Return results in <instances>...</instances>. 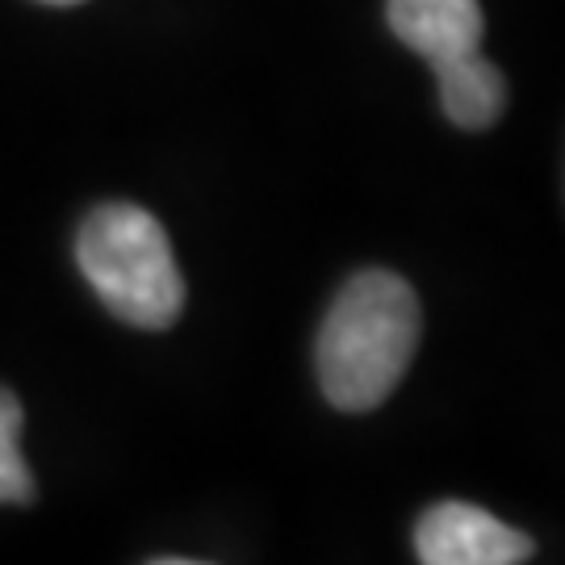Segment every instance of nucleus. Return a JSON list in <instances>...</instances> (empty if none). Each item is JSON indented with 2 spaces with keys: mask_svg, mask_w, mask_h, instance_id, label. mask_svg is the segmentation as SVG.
<instances>
[{
  "mask_svg": "<svg viewBox=\"0 0 565 565\" xmlns=\"http://www.w3.org/2000/svg\"><path fill=\"white\" fill-rule=\"evenodd\" d=\"M431 72L440 84V105H445L448 121H457L461 130H486L507 109L503 72L490 60H482V51L436 63Z\"/></svg>",
  "mask_w": 565,
  "mask_h": 565,
  "instance_id": "nucleus-5",
  "label": "nucleus"
},
{
  "mask_svg": "<svg viewBox=\"0 0 565 565\" xmlns=\"http://www.w3.org/2000/svg\"><path fill=\"white\" fill-rule=\"evenodd\" d=\"M419 331L424 310L398 273L364 268L348 277L315 340L323 398L343 415L377 411L415 361Z\"/></svg>",
  "mask_w": 565,
  "mask_h": 565,
  "instance_id": "nucleus-1",
  "label": "nucleus"
},
{
  "mask_svg": "<svg viewBox=\"0 0 565 565\" xmlns=\"http://www.w3.org/2000/svg\"><path fill=\"white\" fill-rule=\"evenodd\" d=\"M419 565H524L536 541L478 503H431L411 532Z\"/></svg>",
  "mask_w": 565,
  "mask_h": 565,
  "instance_id": "nucleus-3",
  "label": "nucleus"
},
{
  "mask_svg": "<svg viewBox=\"0 0 565 565\" xmlns=\"http://www.w3.org/2000/svg\"><path fill=\"white\" fill-rule=\"evenodd\" d=\"M46 4H81V0H46Z\"/></svg>",
  "mask_w": 565,
  "mask_h": 565,
  "instance_id": "nucleus-8",
  "label": "nucleus"
},
{
  "mask_svg": "<svg viewBox=\"0 0 565 565\" xmlns=\"http://www.w3.org/2000/svg\"><path fill=\"white\" fill-rule=\"evenodd\" d=\"M39 499L34 469L21 457V403L0 385V507H30Z\"/></svg>",
  "mask_w": 565,
  "mask_h": 565,
  "instance_id": "nucleus-6",
  "label": "nucleus"
},
{
  "mask_svg": "<svg viewBox=\"0 0 565 565\" xmlns=\"http://www.w3.org/2000/svg\"><path fill=\"white\" fill-rule=\"evenodd\" d=\"M147 565H205V562H189V557H156V562Z\"/></svg>",
  "mask_w": 565,
  "mask_h": 565,
  "instance_id": "nucleus-7",
  "label": "nucleus"
},
{
  "mask_svg": "<svg viewBox=\"0 0 565 565\" xmlns=\"http://www.w3.org/2000/svg\"><path fill=\"white\" fill-rule=\"evenodd\" d=\"M385 13L394 34L431 67L482 51V0H390Z\"/></svg>",
  "mask_w": 565,
  "mask_h": 565,
  "instance_id": "nucleus-4",
  "label": "nucleus"
},
{
  "mask_svg": "<svg viewBox=\"0 0 565 565\" xmlns=\"http://www.w3.org/2000/svg\"><path fill=\"white\" fill-rule=\"evenodd\" d=\"M76 264L102 306L139 331H163L181 319L184 277L168 231L130 202L97 205L76 231Z\"/></svg>",
  "mask_w": 565,
  "mask_h": 565,
  "instance_id": "nucleus-2",
  "label": "nucleus"
}]
</instances>
